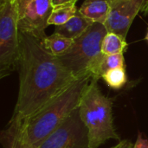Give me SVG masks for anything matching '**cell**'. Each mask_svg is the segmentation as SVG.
<instances>
[{
	"instance_id": "52a82bcc",
	"label": "cell",
	"mask_w": 148,
	"mask_h": 148,
	"mask_svg": "<svg viewBox=\"0 0 148 148\" xmlns=\"http://www.w3.org/2000/svg\"><path fill=\"white\" fill-rule=\"evenodd\" d=\"M17 28L18 31L29 35L40 42L47 36L45 29L53 7L50 0H32L18 4Z\"/></svg>"
},
{
	"instance_id": "e0dca14e",
	"label": "cell",
	"mask_w": 148,
	"mask_h": 148,
	"mask_svg": "<svg viewBox=\"0 0 148 148\" xmlns=\"http://www.w3.org/2000/svg\"><path fill=\"white\" fill-rule=\"evenodd\" d=\"M134 148H148V140L142 138V136L139 134Z\"/></svg>"
},
{
	"instance_id": "ac0fdd59",
	"label": "cell",
	"mask_w": 148,
	"mask_h": 148,
	"mask_svg": "<svg viewBox=\"0 0 148 148\" xmlns=\"http://www.w3.org/2000/svg\"><path fill=\"white\" fill-rule=\"evenodd\" d=\"M134 145H133V143L131 141L126 140L120 141L117 145L114 146L113 147L111 148H134Z\"/></svg>"
},
{
	"instance_id": "5b68a950",
	"label": "cell",
	"mask_w": 148,
	"mask_h": 148,
	"mask_svg": "<svg viewBox=\"0 0 148 148\" xmlns=\"http://www.w3.org/2000/svg\"><path fill=\"white\" fill-rule=\"evenodd\" d=\"M17 3L9 0L0 6V78L17 70L20 56Z\"/></svg>"
},
{
	"instance_id": "d6986e66",
	"label": "cell",
	"mask_w": 148,
	"mask_h": 148,
	"mask_svg": "<svg viewBox=\"0 0 148 148\" xmlns=\"http://www.w3.org/2000/svg\"><path fill=\"white\" fill-rule=\"evenodd\" d=\"M141 11H142L145 15H148V0L146 1V3H145V4H144V6H143L142 10H141Z\"/></svg>"
},
{
	"instance_id": "7a4b0ae2",
	"label": "cell",
	"mask_w": 148,
	"mask_h": 148,
	"mask_svg": "<svg viewBox=\"0 0 148 148\" xmlns=\"http://www.w3.org/2000/svg\"><path fill=\"white\" fill-rule=\"evenodd\" d=\"M92 80L91 74L80 76L35 114L19 124H8L3 131L19 137L31 147L37 145L79 108Z\"/></svg>"
},
{
	"instance_id": "3957f363",
	"label": "cell",
	"mask_w": 148,
	"mask_h": 148,
	"mask_svg": "<svg viewBox=\"0 0 148 148\" xmlns=\"http://www.w3.org/2000/svg\"><path fill=\"white\" fill-rule=\"evenodd\" d=\"M93 78L79 106L82 121L88 131L89 148H98L108 140H120L113 122L112 101L100 90Z\"/></svg>"
},
{
	"instance_id": "5bb4252c",
	"label": "cell",
	"mask_w": 148,
	"mask_h": 148,
	"mask_svg": "<svg viewBox=\"0 0 148 148\" xmlns=\"http://www.w3.org/2000/svg\"><path fill=\"white\" fill-rule=\"evenodd\" d=\"M101 78L105 82L114 89L122 88L127 82V74L125 68H117L107 71Z\"/></svg>"
},
{
	"instance_id": "ffe728a7",
	"label": "cell",
	"mask_w": 148,
	"mask_h": 148,
	"mask_svg": "<svg viewBox=\"0 0 148 148\" xmlns=\"http://www.w3.org/2000/svg\"><path fill=\"white\" fill-rule=\"evenodd\" d=\"M29 1H32V0H16V3L18 4H22V3H28Z\"/></svg>"
},
{
	"instance_id": "9c48e42d",
	"label": "cell",
	"mask_w": 148,
	"mask_h": 148,
	"mask_svg": "<svg viewBox=\"0 0 148 148\" xmlns=\"http://www.w3.org/2000/svg\"><path fill=\"white\" fill-rule=\"evenodd\" d=\"M110 6V0H85L78 11L93 23L105 24L109 14Z\"/></svg>"
},
{
	"instance_id": "8992f818",
	"label": "cell",
	"mask_w": 148,
	"mask_h": 148,
	"mask_svg": "<svg viewBox=\"0 0 148 148\" xmlns=\"http://www.w3.org/2000/svg\"><path fill=\"white\" fill-rule=\"evenodd\" d=\"M33 148H89L88 131L82 121L79 108Z\"/></svg>"
},
{
	"instance_id": "30bf717a",
	"label": "cell",
	"mask_w": 148,
	"mask_h": 148,
	"mask_svg": "<svg viewBox=\"0 0 148 148\" xmlns=\"http://www.w3.org/2000/svg\"><path fill=\"white\" fill-rule=\"evenodd\" d=\"M93 23H94L92 21L83 16L78 11L76 15L69 19L66 23L60 26H56L54 32L59 33L66 37L75 40L82 35Z\"/></svg>"
},
{
	"instance_id": "4fadbf2b",
	"label": "cell",
	"mask_w": 148,
	"mask_h": 148,
	"mask_svg": "<svg viewBox=\"0 0 148 148\" xmlns=\"http://www.w3.org/2000/svg\"><path fill=\"white\" fill-rule=\"evenodd\" d=\"M78 10L75 5L69 6H62L57 8H53L50 16L48 21L49 25L60 26L66 23L69 19L76 15Z\"/></svg>"
},
{
	"instance_id": "6da1fadb",
	"label": "cell",
	"mask_w": 148,
	"mask_h": 148,
	"mask_svg": "<svg viewBox=\"0 0 148 148\" xmlns=\"http://www.w3.org/2000/svg\"><path fill=\"white\" fill-rule=\"evenodd\" d=\"M19 89L10 125L35 114L79 78L36 38L19 32Z\"/></svg>"
},
{
	"instance_id": "7c38bea8",
	"label": "cell",
	"mask_w": 148,
	"mask_h": 148,
	"mask_svg": "<svg viewBox=\"0 0 148 148\" xmlns=\"http://www.w3.org/2000/svg\"><path fill=\"white\" fill-rule=\"evenodd\" d=\"M127 48V43L126 39L114 32H108L101 42V53L105 55L121 54Z\"/></svg>"
},
{
	"instance_id": "277c9868",
	"label": "cell",
	"mask_w": 148,
	"mask_h": 148,
	"mask_svg": "<svg viewBox=\"0 0 148 148\" xmlns=\"http://www.w3.org/2000/svg\"><path fill=\"white\" fill-rule=\"evenodd\" d=\"M107 33L104 24L94 23L82 35L74 40L65 53L57 57L76 77L90 74V67L101 55V42Z\"/></svg>"
},
{
	"instance_id": "7402d4cb",
	"label": "cell",
	"mask_w": 148,
	"mask_h": 148,
	"mask_svg": "<svg viewBox=\"0 0 148 148\" xmlns=\"http://www.w3.org/2000/svg\"><path fill=\"white\" fill-rule=\"evenodd\" d=\"M145 39H146V41L148 42V29H147V35H146V36H145Z\"/></svg>"
},
{
	"instance_id": "44dd1931",
	"label": "cell",
	"mask_w": 148,
	"mask_h": 148,
	"mask_svg": "<svg viewBox=\"0 0 148 148\" xmlns=\"http://www.w3.org/2000/svg\"><path fill=\"white\" fill-rule=\"evenodd\" d=\"M9 0H0V6H2V5H3L6 2H8Z\"/></svg>"
},
{
	"instance_id": "9a60e30c",
	"label": "cell",
	"mask_w": 148,
	"mask_h": 148,
	"mask_svg": "<svg viewBox=\"0 0 148 148\" xmlns=\"http://www.w3.org/2000/svg\"><path fill=\"white\" fill-rule=\"evenodd\" d=\"M1 141L5 148H33V147L24 142L19 137L4 131L1 134Z\"/></svg>"
},
{
	"instance_id": "8fae6325",
	"label": "cell",
	"mask_w": 148,
	"mask_h": 148,
	"mask_svg": "<svg viewBox=\"0 0 148 148\" xmlns=\"http://www.w3.org/2000/svg\"><path fill=\"white\" fill-rule=\"evenodd\" d=\"M74 40L66 37L59 33L54 32L50 36H47L42 42L44 49L51 55L59 56L65 53L72 45Z\"/></svg>"
},
{
	"instance_id": "ba28073f",
	"label": "cell",
	"mask_w": 148,
	"mask_h": 148,
	"mask_svg": "<svg viewBox=\"0 0 148 148\" xmlns=\"http://www.w3.org/2000/svg\"><path fill=\"white\" fill-rule=\"evenodd\" d=\"M147 0H110L111 6L105 27L108 32H114L127 38L129 29L142 10Z\"/></svg>"
},
{
	"instance_id": "2e32d148",
	"label": "cell",
	"mask_w": 148,
	"mask_h": 148,
	"mask_svg": "<svg viewBox=\"0 0 148 148\" xmlns=\"http://www.w3.org/2000/svg\"><path fill=\"white\" fill-rule=\"evenodd\" d=\"M78 0H50L51 5L53 8L62 7V6H69L75 5Z\"/></svg>"
}]
</instances>
